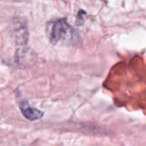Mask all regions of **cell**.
I'll return each mask as SVG.
<instances>
[{
    "instance_id": "6da1fadb",
    "label": "cell",
    "mask_w": 146,
    "mask_h": 146,
    "mask_svg": "<svg viewBox=\"0 0 146 146\" xmlns=\"http://www.w3.org/2000/svg\"><path fill=\"white\" fill-rule=\"evenodd\" d=\"M48 38L54 45L58 43H72L77 39V31L68 24L66 18H61L50 23L48 27Z\"/></svg>"
},
{
    "instance_id": "3957f363",
    "label": "cell",
    "mask_w": 146,
    "mask_h": 146,
    "mask_svg": "<svg viewBox=\"0 0 146 146\" xmlns=\"http://www.w3.org/2000/svg\"><path fill=\"white\" fill-rule=\"evenodd\" d=\"M85 11L84 10H81L78 11L76 17V24L78 26H82L84 23V14H85Z\"/></svg>"
},
{
    "instance_id": "7a4b0ae2",
    "label": "cell",
    "mask_w": 146,
    "mask_h": 146,
    "mask_svg": "<svg viewBox=\"0 0 146 146\" xmlns=\"http://www.w3.org/2000/svg\"><path fill=\"white\" fill-rule=\"evenodd\" d=\"M19 109L22 115L27 119L31 121L41 119L44 115V113L43 111L31 106L28 101H26V100L21 101L19 103Z\"/></svg>"
}]
</instances>
